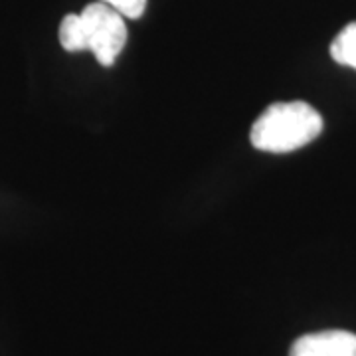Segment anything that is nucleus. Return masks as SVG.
Wrapping results in <instances>:
<instances>
[{"label": "nucleus", "mask_w": 356, "mask_h": 356, "mask_svg": "<svg viewBox=\"0 0 356 356\" xmlns=\"http://www.w3.org/2000/svg\"><path fill=\"white\" fill-rule=\"evenodd\" d=\"M325 121L307 102H281L269 105L255 119L250 140L257 151L287 154L307 147L323 133Z\"/></svg>", "instance_id": "nucleus-1"}, {"label": "nucleus", "mask_w": 356, "mask_h": 356, "mask_svg": "<svg viewBox=\"0 0 356 356\" xmlns=\"http://www.w3.org/2000/svg\"><path fill=\"white\" fill-rule=\"evenodd\" d=\"M79 16L86 26L88 51L95 56L99 64L111 67L127 46V18H123L99 0L88 4Z\"/></svg>", "instance_id": "nucleus-2"}, {"label": "nucleus", "mask_w": 356, "mask_h": 356, "mask_svg": "<svg viewBox=\"0 0 356 356\" xmlns=\"http://www.w3.org/2000/svg\"><path fill=\"white\" fill-rule=\"evenodd\" d=\"M289 356H356V334L343 329L309 332L291 344Z\"/></svg>", "instance_id": "nucleus-3"}, {"label": "nucleus", "mask_w": 356, "mask_h": 356, "mask_svg": "<svg viewBox=\"0 0 356 356\" xmlns=\"http://www.w3.org/2000/svg\"><path fill=\"white\" fill-rule=\"evenodd\" d=\"M58 38L65 51H88V36L86 26L79 14H65L60 22Z\"/></svg>", "instance_id": "nucleus-4"}, {"label": "nucleus", "mask_w": 356, "mask_h": 356, "mask_svg": "<svg viewBox=\"0 0 356 356\" xmlns=\"http://www.w3.org/2000/svg\"><path fill=\"white\" fill-rule=\"evenodd\" d=\"M331 56L337 64L356 72V22L344 26L331 44Z\"/></svg>", "instance_id": "nucleus-5"}, {"label": "nucleus", "mask_w": 356, "mask_h": 356, "mask_svg": "<svg viewBox=\"0 0 356 356\" xmlns=\"http://www.w3.org/2000/svg\"><path fill=\"white\" fill-rule=\"evenodd\" d=\"M127 20H137L147 10V0H99Z\"/></svg>", "instance_id": "nucleus-6"}]
</instances>
